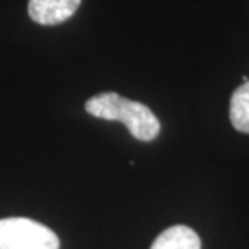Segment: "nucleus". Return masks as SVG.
<instances>
[{"label":"nucleus","instance_id":"nucleus-1","mask_svg":"<svg viewBox=\"0 0 249 249\" xmlns=\"http://www.w3.org/2000/svg\"><path fill=\"white\" fill-rule=\"evenodd\" d=\"M86 112L102 120L122 122L131 136L139 141H152L160 133V122L151 108L117 92H102L91 97L86 102Z\"/></svg>","mask_w":249,"mask_h":249},{"label":"nucleus","instance_id":"nucleus-2","mask_svg":"<svg viewBox=\"0 0 249 249\" xmlns=\"http://www.w3.org/2000/svg\"><path fill=\"white\" fill-rule=\"evenodd\" d=\"M60 241L51 228L31 218L0 220V249H58Z\"/></svg>","mask_w":249,"mask_h":249},{"label":"nucleus","instance_id":"nucleus-3","mask_svg":"<svg viewBox=\"0 0 249 249\" xmlns=\"http://www.w3.org/2000/svg\"><path fill=\"white\" fill-rule=\"evenodd\" d=\"M81 0H29L28 13L42 26H55L71 18Z\"/></svg>","mask_w":249,"mask_h":249},{"label":"nucleus","instance_id":"nucleus-4","mask_svg":"<svg viewBox=\"0 0 249 249\" xmlns=\"http://www.w3.org/2000/svg\"><path fill=\"white\" fill-rule=\"evenodd\" d=\"M151 249H201V238L193 228L175 225L162 231Z\"/></svg>","mask_w":249,"mask_h":249},{"label":"nucleus","instance_id":"nucleus-5","mask_svg":"<svg viewBox=\"0 0 249 249\" xmlns=\"http://www.w3.org/2000/svg\"><path fill=\"white\" fill-rule=\"evenodd\" d=\"M230 122L240 133L249 134V79L231 94Z\"/></svg>","mask_w":249,"mask_h":249}]
</instances>
